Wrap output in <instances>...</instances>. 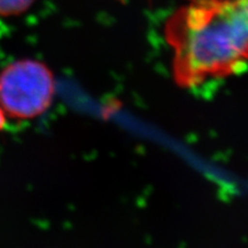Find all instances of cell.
<instances>
[{"label": "cell", "instance_id": "obj_3", "mask_svg": "<svg viewBox=\"0 0 248 248\" xmlns=\"http://www.w3.org/2000/svg\"><path fill=\"white\" fill-rule=\"evenodd\" d=\"M36 0H0V15L13 16L22 14L32 6Z\"/></svg>", "mask_w": 248, "mask_h": 248}, {"label": "cell", "instance_id": "obj_4", "mask_svg": "<svg viewBox=\"0 0 248 248\" xmlns=\"http://www.w3.org/2000/svg\"><path fill=\"white\" fill-rule=\"evenodd\" d=\"M6 124V117H5V113L4 110L1 109V107H0V130L4 129Z\"/></svg>", "mask_w": 248, "mask_h": 248}, {"label": "cell", "instance_id": "obj_2", "mask_svg": "<svg viewBox=\"0 0 248 248\" xmlns=\"http://www.w3.org/2000/svg\"><path fill=\"white\" fill-rule=\"evenodd\" d=\"M55 94L51 69L37 60L23 59L0 73V107L16 120H31L51 107Z\"/></svg>", "mask_w": 248, "mask_h": 248}, {"label": "cell", "instance_id": "obj_1", "mask_svg": "<svg viewBox=\"0 0 248 248\" xmlns=\"http://www.w3.org/2000/svg\"><path fill=\"white\" fill-rule=\"evenodd\" d=\"M172 76L184 89L246 68L248 0H190L167 20Z\"/></svg>", "mask_w": 248, "mask_h": 248}]
</instances>
